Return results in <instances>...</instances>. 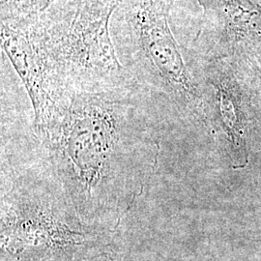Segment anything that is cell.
<instances>
[{
    "label": "cell",
    "instance_id": "6da1fadb",
    "mask_svg": "<svg viewBox=\"0 0 261 261\" xmlns=\"http://www.w3.org/2000/svg\"><path fill=\"white\" fill-rule=\"evenodd\" d=\"M157 95L140 83L73 88L46 128L37 155L87 224L112 233L158 165Z\"/></svg>",
    "mask_w": 261,
    "mask_h": 261
},
{
    "label": "cell",
    "instance_id": "7a4b0ae2",
    "mask_svg": "<svg viewBox=\"0 0 261 261\" xmlns=\"http://www.w3.org/2000/svg\"><path fill=\"white\" fill-rule=\"evenodd\" d=\"M108 234L81 218L38 156L2 179L1 247L11 260L75 261Z\"/></svg>",
    "mask_w": 261,
    "mask_h": 261
},
{
    "label": "cell",
    "instance_id": "3957f363",
    "mask_svg": "<svg viewBox=\"0 0 261 261\" xmlns=\"http://www.w3.org/2000/svg\"><path fill=\"white\" fill-rule=\"evenodd\" d=\"M118 0H58L35 19L50 68L69 89L139 83L117 56L112 18Z\"/></svg>",
    "mask_w": 261,
    "mask_h": 261
},
{
    "label": "cell",
    "instance_id": "277c9868",
    "mask_svg": "<svg viewBox=\"0 0 261 261\" xmlns=\"http://www.w3.org/2000/svg\"><path fill=\"white\" fill-rule=\"evenodd\" d=\"M170 0H126L112 18L117 56L153 93H165L199 116L201 95L169 28Z\"/></svg>",
    "mask_w": 261,
    "mask_h": 261
},
{
    "label": "cell",
    "instance_id": "5b68a950",
    "mask_svg": "<svg viewBox=\"0 0 261 261\" xmlns=\"http://www.w3.org/2000/svg\"><path fill=\"white\" fill-rule=\"evenodd\" d=\"M38 16V15H37ZM37 16L1 20V44L24 84L34 111V134L44 130L70 89L57 77L40 45Z\"/></svg>",
    "mask_w": 261,
    "mask_h": 261
},
{
    "label": "cell",
    "instance_id": "8992f818",
    "mask_svg": "<svg viewBox=\"0 0 261 261\" xmlns=\"http://www.w3.org/2000/svg\"><path fill=\"white\" fill-rule=\"evenodd\" d=\"M217 111L225 134L230 142L235 163H247V140L245 125L238 109L236 98L224 83L214 84Z\"/></svg>",
    "mask_w": 261,
    "mask_h": 261
}]
</instances>
